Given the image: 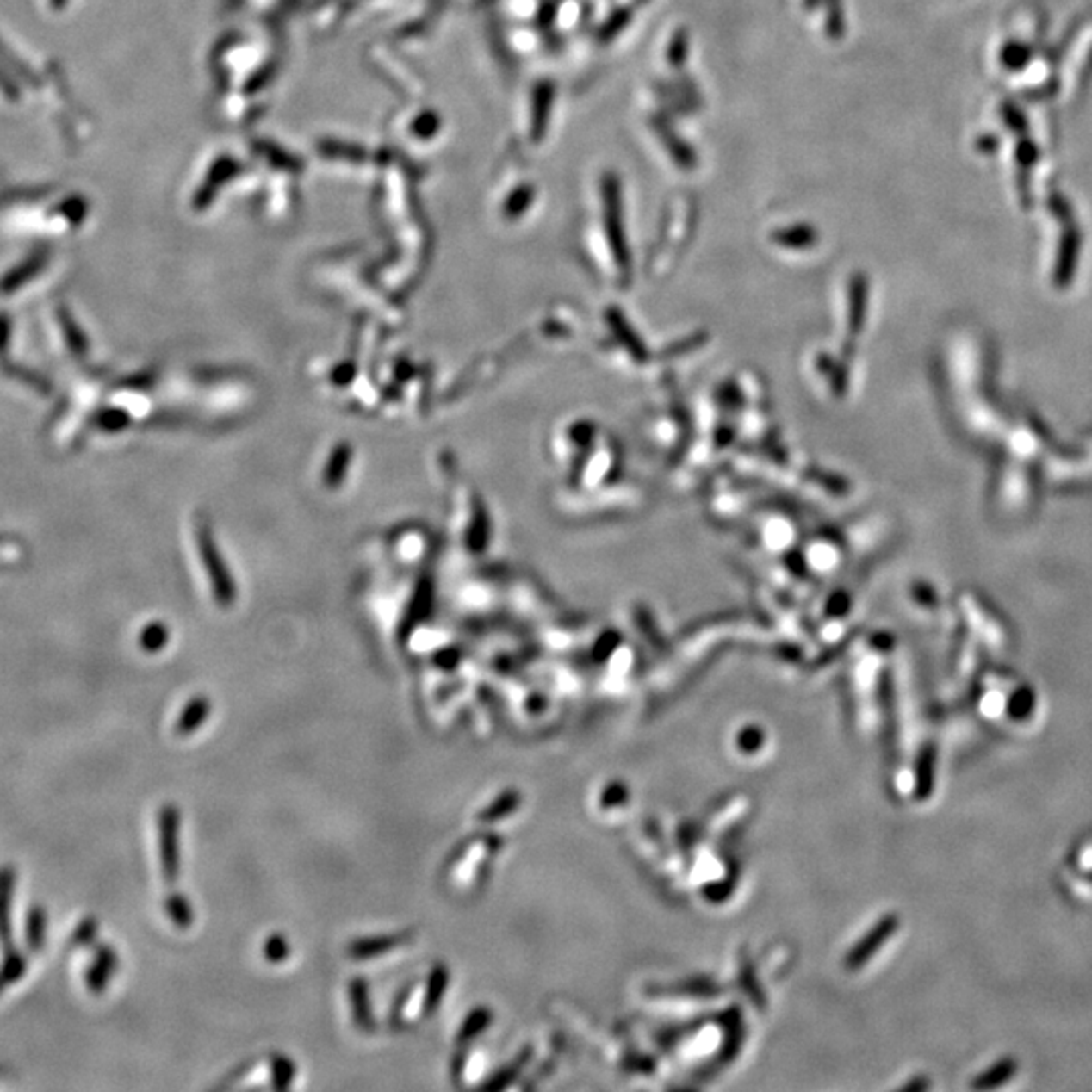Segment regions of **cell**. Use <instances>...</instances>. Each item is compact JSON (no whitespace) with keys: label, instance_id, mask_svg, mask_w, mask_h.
<instances>
[{"label":"cell","instance_id":"8","mask_svg":"<svg viewBox=\"0 0 1092 1092\" xmlns=\"http://www.w3.org/2000/svg\"><path fill=\"white\" fill-rule=\"evenodd\" d=\"M487 1021H490V1014H487L486 1008L474 1009V1012L469 1014L466 1020H463L460 1032H457V1038H456L457 1044H466L472 1038L478 1036V1033L484 1032V1027L487 1026Z\"/></svg>","mask_w":1092,"mask_h":1092},{"label":"cell","instance_id":"9","mask_svg":"<svg viewBox=\"0 0 1092 1092\" xmlns=\"http://www.w3.org/2000/svg\"><path fill=\"white\" fill-rule=\"evenodd\" d=\"M289 943L283 934H271L270 939H265L264 943V957L273 965H280L282 961H286L289 957Z\"/></svg>","mask_w":1092,"mask_h":1092},{"label":"cell","instance_id":"4","mask_svg":"<svg viewBox=\"0 0 1092 1092\" xmlns=\"http://www.w3.org/2000/svg\"><path fill=\"white\" fill-rule=\"evenodd\" d=\"M447 983H450V971H447L444 963H437V965H433L431 971H429V977H427V990H425V996H423V1008H421L423 1015L435 1014V1009L439 1008L441 999H444Z\"/></svg>","mask_w":1092,"mask_h":1092},{"label":"cell","instance_id":"5","mask_svg":"<svg viewBox=\"0 0 1092 1092\" xmlns=\"http://www.w3.org/2000/svg\"><path fill=\"white\" fill-rule=\"evenodd\" d=\"M208 712H211V702H208V698H205V696H196V698L189 702L187 708H184L183 714L178 717L177 733L183 736L193 735L199 726L205 724Z\"/></svg>","mask_w":1092,"mask_h":1092},{"label":"cell","instance_id":"11","mask_svg":"<svg viewBox=\"0 0 1092 1092\" xmlns=\"http://www.w3.org/2000/svg\"><path fill=\"white\" fill-rule=\"evenodd\" d=\"M512 807H514V797H512V795H506V797L499 799L496 805H492L490 810H486L484 813H481L480 819H481V822H493V819H498L504 811L512 810Z\"/></svg>","mask_w":1092,"mask_h":1092},{"label":"cell","instance_id":"7","mask_svg":"<svg viewBox=\"0 0 1092 1092\" xmlns=\"http://www.w3.org/2000/svg\"><path fill=\"white\" fill-rule=\"evenodd\" d=\"M295 1076L294 1062L283 1054L271 1056V1089L286 1090Z\"/></svg>","mask_w":1092,"mask_h":1092},{"label":"cell","instance_id":"2","mask_svg":"<svg viewBox=\"0 0 1092 1092\" xmlns=\"http://www.w3.org/2000/svg\"><path fill=\"white\" fill-rule=\"evenodd\" d=\"M413 939V933H394V934H375V937H363L352 940L348 946V955L354 959H370V957L385 955V952L397 949V946L409 943Z\"/></svg>","mask_w":1092,"mask_h":1092},{"label":"cell","instance_id":"3","mask_svg":"<svg viewBox=\"0 0 1092 1092\" xmlns=\"http://www.w3.org/2000/svg\"><path fill=\"white\" fill-rule=\"evenodd\" d=\"M348 991H351L354 1024H357L358 1030L364 1033L375 1032V1015H373V1008H370L369 983L363 977H354L351 981V985H348Z\"/></svg>","mask_w":1092,"mask_h":1092},{"label":"cell","instance_id":"10","mask_svg":"<svg viewBox=\"0 0 1092 1092\" xmlns=\"http://www.w3.org/2000/svg\"><path fill=\"white\" fill-rule=\"evenodd\" d=\"M1014 1070H1015L1014 1062H1002V1064L993 1066L990 1072L983 1074V1076H981L973 1086L975 1089H993V1086L1002 1084L1003 1080H1008L1009 1074H1014Z\"/></svg>","mask_w":1092,"mask_h":1092},{"label":"cell","instance_id":"6","mask_svg":"<svg viewBox=\"0 0 1092 1092\" xmlns=\"http://www.w3.org/2000/svg\"><path fill=\"white\" fill-rule=\"evenodd\" d=\"M166 913L171 916L172 922L180 928H190L195 922V913H193V906H190L189 898H184L183 894L174 892L168 894L166 897Z\"/></svg>","mask_w":1092,"mask_h":1092},{"label":"cell","instance_id":"1","mask_svg":"<svg viewBox=\"0 0 1092 1092\" xmlns=\"http://www.w3.org/2000/svg\"><path fill=\"white\" fill-rule=\"evenodd\" d=\"M178 826L180 813L174 805H164L160 811V859L162 874L168 884L177 882L180 872L178 856Z\"/></svg>","mask_w":1092,"mask_h":1092}]
</instances>
